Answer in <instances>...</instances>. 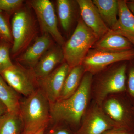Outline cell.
Segmentation results:
<instances>
[{"mask_svg":"<svg viewBox=\"0 0 134 134\" xmlns=\"http://www.w3.org/2000/svg\"><path fill=\"white\" fill-rule=\"evenodd\" d=\"M23 131L19 112H8L0 118V134H21Z\"/></svg>","mask_w":134,"mask_h":134,"instance_id":"44dd1931","label":"cell"},{"mask_svg":"<svg viewBox=\"0 0 134 134\" xmlns=\"http://www.w3.org/2000/svg\"><path fill=\"white\" fill-rule=\"evenodd\" d=\"M81 18L98 39L104 36L109 28L103 21L97 9L91 0H77Z\"/></svg>","mask_w":134,"mask_h":134,"instance_id":"7c38bea8","label":"cell"},{"mask_svg":"<svg viewBox=\"0 0 134 134\" xmlns=\"http://www.w3.org/2000/svg\"><path fill=\"white\" fill-rule=\"evenodd\" d=\"M85 73L82 65L76 66L70 69L64 82L58 100L66 99L77 91Z\"/></svg>","mask_w":134,"mask_h":134,"instance_id":"ac0fdd59","label":"cell"},{"mask_svg":"<svg viewBox=\"0 0 134 134\" xmlns=\"http://www.w3.org/2000/svg\"><path fill=\"white\" fill-rule=\"evenodd\" d=\"M91 48L107 52H121L131 50L134 47L126 38L109 29Z\"/></svg>","mask_w":134,"mask_h":134,"instance_id":"9a60e30c","label":"cell"},{"mask_svg":"<svg viewBox=\"0 0 134 134\" xmlns=\"http://www.w3.org/2000/svg\"><path fill=\"white\" fill-rule=\"evenodd\" d=\"M98 40L80 18L72 36L62 46L65 62L70 69L82 65L88 52Z\"/></svg>","mask_w":134,"mask_h":134,"instance_id":"277c9868","label":"cell"},{"mask_svg":"<svg viewBox=\"0 0 134 134\" xmlns=\"http://www.w3.org/2000/svg\"><path fill=\"white\" fill-rule=\"evenodd\" d=\"M128 62L114 63L93 75L91 86V100L100 106L109 95L126 92Z\"/></svg>","mask_w":134,"mask_h":134,"instance_id":"7a4b0ae2","label":"cell"},{"mask_svg":"<svg viewBox=\"0 0 134 134\" xmlns=\"http://www.w3.org/2000/svg\"><path fill=\"white\" fill-rule=\"evenodd\" d=\"M133 108H134V107H133Z\"/></svg>","mask_w":134,"mask_h":134,"instance_id":"1f68e13d","label":"cell"},{"mask_svg":"<svg viewBox=\"0 0 134 134\" xmlns=\"http://www.w3.org/2000/svg\"><path fill=\"white\" fill-rule=\"evenodd\" d=\"M130 41L131 42V43L133 44V45L134 47V41Z\"/></svg>","mask_w":134,"mask_h":134,"instance_id":"4dcf8cb0","label":"cell"},{"mask_svg":"<svg viewBox=\"0 0 134 134\" xmlns=\"http://www.w3.org/2000/svg\"><path fill=\"white\" fill-rule=\"evenodd\" d=\"M8 112L7 108L6 106L0 100V118Z\"/></svg>","mask_w":134,"mask_h":134,"instance_id":"83f0119b","label":"cell"},{"mask_svg":"<svg viewBox=\"0 0 134 134\" xmlns=\"http://www.w3.org/2000/svg\"><path fill=\"white\" fill-rule=\"evenodd\" d=\"M28 2L36 14L43 34H48L57 44L62 47L65 41L58 29V19L52 3L49 0H31Z\"/></svg>","mask_w":134,"mask_h":134,"instance_id":"52a82bcc","label":"cell"},{"mask_svg":"<svg viewBox=\"0 0 134 134\" xmlns=\"http://www.w3.org/2000/svg\"><path fill=\"white\" fill-rule=\"evenodd\" d=\"M100 16L108 28L114 30L118 23V0H93Z\"/></svg>","mask_w":134,"mask_h":134,"instance_id":"e0dca14e","label":"cell"},{"mask_svg":"<svg viewBox=\"0 0 134 134\" xmlns=\"http://www.w3.org/2000/svg\"><path fill=\"white\" fill-rule=\"evenodd\" d=\"M51 36L46 34H42L29 46L24 53L16 59L21 63L33 69L45 53L54 44Z\"/></svg>","mask_w":134,"mask_h":134,"instance_id":"5bb4252c","label":"cell"},{"mask_svg":"<svg viewBox=\"0 0 134 134\" xmlns=\"http://www.w3.org/2000/svg\"><path fill=\"white\" fill-rule=\"evenodd\" d=\"M1 40V38H0V40Z\"/></svg>","mask_w":134,"mask_h":134,"instance_id":"d6a6232c","label":"cell"},{"mask_svg":"<svg viewBox=\"0 0 134 134\" xmlns=\"http://www.w3.org/2000/svg\"><path fill=\"white\" fill-rule=\"evenodd\" d=\"M93 75L85 72L79 88L66 99L50 104L51 120L55 124H64L76 130L91 101V86Z\"/></svg>","mask_w":134,"mask_h":134,"instance_id":"6da1fadb","label":"cell"},{"mask_svg":"<svg viewBox=\"0 0 134 134\" xmlns=\"http://www.w3.org/2000/svg\"><path fill=\"white\" fill-rule=\"evenodd\" d=\"M19 114L23 134H31L45 129L51 120L50 103L43 91L38 88L20 103Z\"/></svg>","mask_w":134,"mask_h":134,"instance_id":"3957f363","label":"cell"},{"mask_svg":"<svg viewBox=\"0 0 134 134\" xmlns=\"http://www.w3.org/2000/svg\"><path fill=\"white\" fill-rule=\"evenodd\" d=\"M12 46L6 41L0 40V72L14 65L10 56Z\"/></svg>","mask_w":134,"mask_h":134,"instance_id":"603a6c76","label":"cell"},{"mask_svg":"<svg viewBox=\"0 0 134 134\" xmlns=\"http://www.w3.org/2000/svg\"><path fill=\"white\" fill-rule=\"evenodd\" d=\"M64 62L62 47L54 44L45 53L32 69L37 79H40L49 74Z\"/></svg>","mask_w":134,"mask_h":134,"instance_id":"4fadbf2b","label":"cell"},{"mask_svg":"<svg viewBox=\"0 0 134 134\" xmlns=\"http://www.w3.org/2000/svg\"><path fill=\"white\" fill-rule=\"evenodd\" d=\"M119 14L117 26L113 30L130 41H134V15L128 8L126 0H118Z\"/></svg>","mask_w":134,"mask_h":134,"instance_id":"2e32d148","label":"cell"},{"mask_svg":"<svg viewBox=\"0 0 134 134\" xmlns=\"http://www.w3.org/2000/svg\"><path fill=\"white\" fill-rule=\"evenodd\" d=\"M18 94L0 75V100L6 106L8 112H19L20 102Z\"/></svg>","mask_w":134,"mask_h":134,"instance_id":"ffe728a7","label":"cell"},{"mask_svg":"<svg viewBox=\"0 0 134 134\" xmlns=\"http://www.w3.org/2000/svg\"><path fill=\"white\" fill-rule=\"evenodd\" d=\"M103 134H134V130L121 127L112 129Z\"/></svg>","mask_w":134,"mask_h":134,"instance_id":"4316f807","label":"cell"},{"mask_svg":"<svg viewBox=\"0 0 134 134\" xmlns=\"http://www.w3.org/2000/svg\"><path fill=\"white\" fill-rule=\"evenodd\" d=\"M100 106L106 115L117 126L134 130V106L126 92L109 95Z\"/></svg>","mask_w":134,"mask_h":134,"instance_id":"8992f818","label":"cell"},{"mask_svg":"<svg viewBox=\"0 0 134 134\" xmlns=\"http://www.w3.org/2000/svg\"><path fill=\"white\" fill-rule=\"evenodd\" d=\"M46 129H43L40 130L38 132H36V133H34L31 134H45V131Z\"/></svg>","mask_w":134,"mask_h":134,"instance_id":"f546056e","label":"cell"},{"mask_svg":"<svg viewBox=\"0 0 134 134\" xmlns=\"http://www.w3.org/2000/svg\"><path fill=\"white\" fill-rule=\"evenodd\" d=\"M70 69L64 62L47 75L37 79L39 88L43 91L50 104L59 99L64 82Z\"/></svg>","mask_w":134,"mask_h":134,"instance_id":"8fae6325","label":"cell"},{"mask_svg":"<svg viewBox=\"0 0 134 134\" xmlns=\"http://www.w3.org/2000/svg\"><path fill=\"white\" fill-rule=\"evenodd\" d=\"M23 0H0V11L10 15L21 8Z\"/></svg>","mask_w":134,"mask_h":134,"instance_id":"d4e9b609","label":"cell"},{"mask_svg":"<svg viewBox=\"0 0 134 134\" xmlns=\"http://www.w3.org/2000/svg\"><path fill=\"white\" fill-rule=\"evenodd\" d=\"M126 4L128 8L134 15V0L126 1Z\"/></svg>","mask_w":134,"mask_h":134,"instance_id":"f1b7e54d","label":"cell"},{"mask_svg":"<svg viewBox=\"0 0 134 134\" xmlns=\"http://www.w3.org/2000/svg\"><path fill=\"white\" fill-rule=\"evenodd\" d=\"M7 83L18 94L25 97L30 96L38 88L37 78L31 70L26 69L19 64L0 72Z\"/></svg>","mask_w":134,"mask_h":134,"instance_id":"9c48e42d","label":"cell"},{"mask_svg":"<svg viewBox=\"0 0 134 134\" xmlns=\"http://www.w3.org/2000/svg\"><path fill=\"white\" fill-rule=\"evenodd\" d=\"M57 12L58 18L65 31L70 30L74 21L76 8L77 5V1L72 0H58Z\"/></svg>","mask_w":134,"mask_h":134,"instance_id":"d6986e66","label":"cell"},{"mask_svg":"<svg viewBox=\"0 0 134 134\" xmlns=\"http://www.w3.org/2000/svg\"><path fill=\"white\" fill-rule=\"evenodd\" d=\"M10 16L6 12L0 11V38L12 45L13 40Z\"/></svg>","mask_w":134,"mask_h":134,"instance_id":"7402d4cb","label":"cell"},{"mask_svg":"<svg viewBox=\"0 0 134 134\" xmlns=\"http://www.w3.org/2000/svg\"><path fill=\"white\" fill-rule=\"evenodd\" d=\"M134 59V48L121 52H110L91 48L82 65L85 72L94 75L114 63Z\"/></svg>","mask_w":134,"mask_h":134,"instance_id":"ba28073f","label":"cell"},{"mask_svg":"<svg viewBox=\"0 0 134 134\" xmlns=\"http://www.w3.org/2000/svg\"><path fill=\"white\" fill-rule=\"evenodd\" d=\"M48 134H76L69 128L65 126L64 124H57L54 128Z\"/></svg>","mask_w":134,"mask_h":134,"instance_id":"484cf974","label":"cell"},{"mask_svg":"<svg viewBox=\"0 0 134 134\" xmlns=\"http://www.w3.org/2000/svg\"><path fill=\"white\" fill-rule=\"evenodd\" d=\"M11 26L13 41L10 56L15 58L30 45L36 35V23L30 11L21 8L13 14Z\"/></svg>","mask_w":134,"mask_h":134,"instance_id":"5b68a950","label":"cell"},{"mask_svg":"<svg viewBox=\"0 0 134 134\" xmlns=\"http://www.w3.org/2000/svg\"><path fill=\"white\" fill-rule=\"evenodd\" d=\"M119 127L103 111L100 105L91 100L76 134H103Z\"/></svg>","mask_w":134,"mask_h":134,"instance_id":"30bf717a","label":"cell"},{"mask_svg":"<svg viewBox=\"0 0 134 134\" xmlns=\"http://www.w3.org/2000/svg\"><path fill=\"white\" fill-rule=\"evenodd\" d=\"M126 93L134 106V59L127 63Z\"/></svg>","mask_w":134,"mask_h":134,"instance_id":"cb8c5ba5","label":"cell"}]
</instances>
